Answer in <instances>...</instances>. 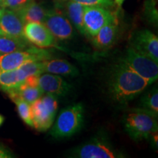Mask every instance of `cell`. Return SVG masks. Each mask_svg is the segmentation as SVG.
I'll use <instances>...</instances> for the list:
<instances>
[{
  "label": "cell",
  "instance_id": "cell-1",
  "mask_svg": "<svg viewBox=\"0 0 158 158\" xmlns=\"http://www.w3.org/2000/svg\"><path fill=\"white\" fill-rule=\"evenodd\" d=\"M151 84L152 83L118 62L110 75L108 90L114 100L126 104L143 93Z\"/></svg>",
  "mask_w": 158,
  "mask_h": 158
},
{
  "label": "cell",
  "instance_id": "cell-2",
  "mask_svg": "<svg viewBox=\"0 0 158 158\" xmlns=\"http://www.w3.org/2000/svg\"><path fill=\"white\" fill-rule=\"evenodd\" d=\"M126 133L135 141L149 139L158 130L157 117L142 108H135L124 116Z\"/></svg>",
  "mask_w": 158,
  "mask_h": 158
},
{
  "label": "cell",
  "instance_id": "cell-3",
  "mask_svg": "<svg viewBox=\"0 0 158 158\" xmlns=\"http://www.w3.org/2000/svg\"><path fill=\"white\" fill-rule=\"evenodd\" d=\"M84 120V109L81 103H77L60 111L51 126L50 134L55 138L73 136L81 129Z\"/></svg>",
  "mask_w": 158,
  "mask_h": 158
},
{
  "label": "cell",
  "instance_id": "cell-4",
  "mask_svg": "<svg viewBox=\"0 0 158 158\" xmlns=\"http://www.w3.org/2000/svg\"><path fill=\"white\" fill-rule=\"evenodd\" d=\"M58 108L56 96L45 94L31 104L33 127L40 132L46 131L52 126Z\"/></svg>",
  "mask_w": 158,
  "mask_h": 158
},
{
  "label": "cell",
  "instance_id": "cell-5",
  "mask_svg": "<svg viewBox=\"0 0 158 158\" xmlns=\"http://www.w3.org/2000/svg\"><path fill=\"white\" fill-rule=\"evenodd\" d=\"M52 58V55L46 48L31 45L23 50L0 54V70H16L29 62L43 61Z\"/></svg>",
  "mask_w": 158,
  "mask_h": 158
},
{
  "label": "cell",
  "instance_id": "cell-6",
  "mask_svg": "<svg viewBox=\"0 0 158 158\" xmlns=\"http://www.w3.org/2000/svg\"><path fill=\"white\" fill-rule=\"evenodd\" d=\"M119 62L131 69L151 83H155L158 78V62L151 57L129 47Z\"/></svg>",
  "mask_w": 158,
  "mask_h": 158
},
{
  "label": "cell",
  "instance_id": "cell-7",
  "mask_svg": "<svg viewBox=\"0 0 158 158\" xmlns=\"http://www.w3.org/2000/svg\"><path fill=\"white\" fill-rule=\"evenodd\" d=\"M116 13L109 8L101 6H85L84 12V27L85 35L91 38L106 23L112 21Z\"/></svg>",
  "mask_w": 158,
  "mask_h": 158
},
{
  "label": "cell",
  "instance_id": "cell-8",
  "mask_svg": "<svg viewBox=\"0 0 158 158\" xmlns=\"http://www.w3.org/2000/svg\"><path fill=\"white\" fill-rule=\"evenodd\" d=\"M72 157L79 158H116L123 156L114 149L107 140L102 138H94L89 142L75 149Z\"/></svg>",
  "mask_w": 158,
  "mask_h": 158
},
{
  "label": "cell",
  "instance_id": "cell-9",
  "mask_svg": "<svg viewBox=\"0 0 158 158\" xmlns=\"http://www.w3.org/2000/svg\"><path fill=\"white\" fill-rule=\"evenodd\" d=\"M43 23L56 40H70L74 35L72 23L66 15L56 7L48 10Z\"/></svg>",
  "mask_w": 158,
  "mask_h": 158
},
{
  "label": "cell",
  "instance_id": "cell-10",
  "mask_svg": "<svg viewBox=\"0 0 158 158\" xmlns=\"http://www.w3.org/2000/svg\"><path fill=\"white\" fill-rule=\"evenodd\" d=\"M23 35L31 45L38 48H48L56 46V39L43 23H25Z\"/></svg>",
  "mask_w": 158,
  "mask_h": 158
},
{
  "label": "cell",
  "instance_id": "cell-11",
  "mask_svg": "<svg viewBox=\"0 0 158 158\" xmlns=\"http://www.w3.org/2000/svg\"><path fill=\"white\" fill-rule=\"evenodd\" d=\"M130 46L158 62V38L151 31L142 29L134 32L130 37Z\"/></svg>",
  "mask_w": 158,
  "mask_h": 158
},
{
  "label": "cell",
  "instance_id": "cell-12",
  "mask_svg": "<svg viewBox=\"0 0 158 158\" xmlns=\"http://www.w3.org/2000/svg\"><path fill=\"white\" fill-rule=\"evenodd\" d=\"M24 23L16 12L6 7L0 9V35L25 38Z\"/></svg>",
  "mask_w": 158,
  "mask_h": 158
},
{
  "label": "cell",
  "instance_id": "cell-13",
  "mask_svg": "<svg viewBox=\"0 0 158 158\" xmlns=\"http://www.w3.org/2000/svg\"><path fill=\"white\" fill-rule=\"evenodd\" d=\"M37 87L45 94L63 96L68 93L71 86L58 75L42 73L37 78Z\"/></svg>",
  "mask_w": 158,
  "mask_h": 158
},
{
  "label": "cell",
  "instance_id": "cell-14",
  "mask_svg": "<svg viewBox=\"0 0 158 158\" xmlns=\"http://www.w3.org/2000/svg\"><path fill=\"white\" fill-rule=\"evenodd\" d=\"M118 34V23L117 16L106 23L98 31V33L91 37L92 45L98 50H106L113 46L117 39Z\"/></svg>",
  "mask_w": 158,
  "mask_h": 158
},
{
  "label": "cell",
  "instance_id": "cell-15",
  "mask_svg": "<svg viewBox=\"0 0 158 158\" xmlns=\"http://www.w3.org/2000/svg\"><path fill=\"white\" fill-rule=\"evenodd\" d=\"M55 7L60 10L66 15L72 25L76 27L81 34L85 35L83 21L85 5L75 2L64 1L55 2Z\"/></svg>",
  "mask_w": 158,
  "mask_h": 158
},
{
  "label": "cell",
  "instance_id": "cell-16",
  "mask_svg": "<svg viewBox=\"0 0 158 158\" xmlns=\"http://www.w3.org/2000/svg\"><path fill=\"white\" fill-rule=\"evenodd\" d=\"M42 73L62 75V76H76L79 72L76 67L65 59H48L41 61Z\"/></svg>",
  "mask_w": 158,
  "mask_h": 158
},
{
  "label": "cell",
  "instance_id": "cell-17",
  "mask_svg": "<svg viewBox=\"0 0 158 158\" xmlns=\"http://www.w3.org/2000/svg\"><path fill=\"white\" fill-rule=\"evenodd\" d=\"M48 10L45 9L42 5L33 1L22 9L15 12H16L21 21L25 24L29 22L43 23Z\"/></svg>",
  "mask_w": 158,
  "mask_h": 158
},
{
  "label": "cell",
  "instance_id": "cell-18",
  "mask_svg": "<svg viewBox=\"0 0 158 158\" xmlns=\"http://www.w3.org/2000/svg\"><path fill=\"white\" fill-rule=\"evenodd\" d=\"M27 78L21 68L16 70H0V87L3 91L19 86Z\"/></svg>",
  "mask_w": 158,
  "mask_h": 158
},
{
  "label": "cell",
  "instance_id": "cell-19",
  "mask_svg": "<svg viewBox=\"0 0 158 158\" xmlns=\"http://www.w3.org/2000/svg\"><path fill=\"white\" fill-rule=\"evenodd\" d=\"M32 45L26 38L0 35V54L23 50Z\"/></svg>",
  "mask_w": 158,
  "mask_h": 158
},
{
  "label": "cell",
  "instance_id": "cell-20",
  "mask_svg": "<svg viewBox=\"0 0 158 158\" xmlns=\"http://www.w3.org/2000/svg\"><path fill=\"white\" fill-rule=\"evenodd\" d=\"M8 90H11L18 97H19L20 98L22 99L30 105L35 101H36L37 100H38L39 98H40L44 94L39 87L29 86V85L25 84L24 82L20 84L17 87L10 89Z\"/></svg>",
  "mask_w": 158,
  "mask_h": 158
},
{
  "label": "cell",
  "instance_id": "cell-21",
  "mask_svg": "<svg viewBox=\"0 0 158 158\" xmlns=\"http://www.w3.org/2000/svg\"><path fill=\"white\" fill-rule=\"evenodd\" d=\"M5 92H7V94H8L9 98L11 99L12 101L14 102L16 105L18 113H19V115L21 119L23 120V122L29 127H33L31 105L20 98L19 97H18L11 90H7L5 91Z\"/></svg>",
  "mask_w": 158,
  "mask_h": 158
},
{
  "label": "cell",
  "instance_id": "cell-22",
  "mask_svg": "<svg viewBox=\"0 0 158 158\" xmlns=\"http://www.w3.org/2000/svg\"><path fill=\"white\" fill-rule=\"evenodd\" d=\"M140 108L147 110L155 116H158V91L155 86L145 92L140 102Z\"/></svg>",
  "mask_w": 158,
  "mask_h": 158
},
{
  "label": "cell",
  "instance_id": "cell-23",
  "mask_svg": "<svg viewBox=\"0 0 158 158\" xmlns=\"http://www.w3.org/2000/svg\"><path fill=\"white\" fill-rule=\"evenodd\" d=\"M64 1L75 2L85 6H101L107 8L114 7L115 6L114 0H54V2Z\"/></svg>",
  "mask_w": 158,
  "mask_h": 158
},
{
  "label": "cell",
  "instance_id": "cell-24",
  "mask_svg": "<svg viewBox=\"0 0 158 158\" xmlns=\"http://www.w3.org/2000/svg\"><path fill=\"white\" fill-rule=\"evenodd\" d=\"M35 0H3L2 7H6L13 11H18L22 9Z\"/></svg>",
  "mask_w": 158,
  "mask_h": 158
},
{
  "label": "cell",
  "instance_id": "cell-25",
  "mask_svg": "<svg viewBox=\"0 0 158 158\" xmlns=\"http://www.w3.org/2000/svg\"><path fill=\"white\" fill-rule=\"evenodd\" d=\"M155 0H149L147 10H148V15L149 19L152 20L154 22L157 21V10L155 9Z\"/></svg>",
  "mask_w": 158,
  "mask_h": 158
},
{
  "label": "cell",
  "instance_id": "cell-26",
  "mask_svg": "<svg viewBox=\"0 0 158 158\" xmlns=\"http://www.w3.org/2000/svg\"><path fill=\"white\" fill-rule=\"evenodd\" d=\"M15 156L11 152L10 150L0 143V158H12Z\"/></svg>",
  "mask_w": 158,
  "mask_h": 158
},
{
  "label": "cell",
  "instance_id": "cell-27",
  "mask_svg": "<svg viewBox=\"0 0 158 158\" xmlns=\"http://www.w3.org/2000/svg\"><path fill=\"white\" fill-rule=\"evenodd\" d=\"M114 3H115V5H116L118 6V7H121L122 4L124 2V0H114Z\"/></svg>",
  "mask_w": 158,
  "mask_h": 158
},
{
  "label": "cell",
  "instance_id": "cell-28",
  "mask_svg": "<svg viewBox=\"0 0 158 158\" xmlns=\"http://www.w3.org/2000/svg\"><path fill=\"white\" fill-rule=\"evenodd\" d=\"M4 121H5V118H4V116L0 114V126L3 124Z\"/></svg>",
  "mask_w": 158,
  "mask_h": 158
},
{
  "label": "cell",
  "instance_id": "cell-29",
  "mask_svg": "<svg viewBox=\"0 0 158 158\" xmlns=\"http://www.w3.org/2000/svg\"><path fill=\"white\" fill-rule=\"evenodd\" d=\"M3 2V0H0V6L2 5V4Z\"/></svg>",
  "mask_w": 158,
  "mask_h": 158
}]
</instances>
